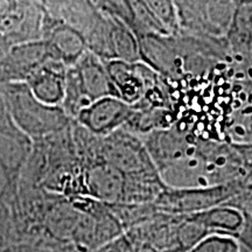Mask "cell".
Returning <instances> with one entry per match:
<instances>
[{
	"mask_svg": "<svg viewBox=\"0 0 252 252\" xmlns=\"http://www.w3.org/2000/svg\"><path fill=\"white\" fill-rule=\"evenodd\" d=\"M147 6L154 20L159 25L160 30L165 36L178 35L179 28L178 9L175 2L171 0H146L144 1Z\"/></svg>",
	"mask_w": 252,
	"mask_h": 252,
	"instance_id": "obj_16",
	"label": "cell"
},
{
	"mask_svg": "<svg viewBox=\"0 0 252 252\" xmlns=\"http://www.w3.org/2000/svg\"><path fill=\"white\" fill-rule=\"evenodd\" d=\"M106 15L110 19V61L117 60L127 63L141 62L138 37L117 18Z\"/></svg>",
	"mask_w": 252,
	"mask_h": 252,
	"instance_id": "obj_15",
	"label": "cell"
},
{
	"mask_svg": "<svg viewBox=\"0 0 252 252\" xmlns=\"http://www.w3.org/2000/svg\"><path fill=\"white\" fill-rule=\"evenodd\" d=\"M203 226L209 235H225L237 237L245 222V213L230 206H219L204 212L187 215Z\"/></svg>",
	"mask_w": 252,
	"mask_h": 252,
	"instance_id": "obj_14",
	"label": "cell"
},
{
	"mask_svg": "<svg viewBox=\"0 0 252 252\" xmlns=\"http://www.w3.org/2000/svg\"><path fill=\"white\" fill-rule=\"evenodd\" d=\"M225 42L236 67L252 72V1H238Z\"/></svg>",
	"mask_w": 252,
	"mask_h": 252,
	"instance_id": "obj_11",
	"label": "cell"
},
{
	"mask_svg": "<svg viewBox=\"0 0 252 252\" xmlns=\"http://www.w3.org/2000/svg\"><path fill=\"white\" fill-rule=\"evenodd\" d=\"M187 252H245L235 237L225 235H209L189 249Z\"/></svg>",
	"mask_w": 252,
	"mask_h": 252,
	"instance_id": "obj_18",
	"label": "cell"
},
{
	"mask_svg": "<svg viewBox=\"0 0 252 252\" xmlns=\"http://www.w3.org/2000/svg\"><path fill=\"white\" fill-rule=\"evenodd\" d=\"M104 97L118 98L117 91L104 62L88 50L76 64L68 68L62 109L69 117L76 118L81 110Z\"/></svg>",
	"mask_w": 252,
	"mask_h": 252,
	"instance_id": "obj_2",
	"label": "cell"
},
{
	"mask_svg": "<svg viewBox=\"0 0 252 252\" xmlns=\"http://www.w3.org/2000/svg\"><path fill=\"white\" fill-rule=\"evenodd\" d=\"M49 60L53 59L46 40L12 47L0 60V86L26 83L28 77Z\"/></svg>",
	"mask_w": 252,
	"mask_h": 252,
	"instance_id": "obj_8",
	"label": "cell"
},
{
	"mask_svg": "<svg viewBox=\"0 0 252 252\" xmlns=\"http://www.w3.org/2000/svg\"><path fill=\"white\" fill-rule=\"evenodd\" d=\"M99 157L126 176L159 173L141 138L125 128L100 138Z\"/></svg>",
	"mask_w": 252,
	"mask_h": 252,
	"instance_id": "obj_5",
	"label": "cell"
},
{
	"mask_svg": "<svg viewBox=\"0 0 252 252\" xmlns=\"http://www.w3.org/2000/svg\"><path fill=\"white\" fill-rule=\"evenodd\" d=\"M83 193L99 202L115 206L124 203L126 176L102 159L91 161L82 179Z\"/></svg>",
	"mask_w": 252,
	"mask_h": 252,
	"instance_id": "obj_9",
	"label": "cell"
},
{
	"mask_svg": "<svg viewBox=\"0 0 252 252\" xmlns=\"http://www.w3.org/2000/svg\"><path fill=\"white\" fill-rule=\"evenodd\" d=\"M103 62L117 91L118 98L130 105L139 103L145 94L162 80L158 72L143 62L127 63L117 60Z\"/></svg>",
	"mask_w": 252,
	"mask_h": 252,
	"instance_id": "obj_6",
	"label": "cell"
},
{
	"mask_svg": "<svg viewBox=\"0 0 252 252\" xmlns=\"http://www.w3.org/2000/svg\"><path fill=\"white\" fill-rule=\"evenodd\" d=\"M174 2L178 9L179 33L216 40H225L238 4L232 0H182Z\"/></svg>",
	"mask_w": 252,
	"mask_h": 252,
	"instance_id": "obj_3",
	"label": "cell"
},
{
	"mask_svg": "<svg viewBox=\"0 0 252 252\" xmlns=\"http://www.w3.org/2000/svg\"><path fill=\"white\" fill-rule=\"evenodd\" d=\"M52 59L72 67L88 52L86 35L68 25L55 27L46 39Z\"/></svg>",
	"mask_w": 252,
	"mask_h": 252,
	"instance_id": "obj_13",
	"label": "cell"
},
{
	"mask_svg": "<svg viewBox=\"0 0 252 252\" xmlns=\"http://www.w3.org/2000/svg\"><path fill=\"white\" fill-rule=\"evenodd\" d=\"M236 239L245 252H252V219L245 214V222Z\"/></svg>",
	"mask_w": 252,
	"mask_h": 252,
	"instance_id": "obj_20",
	"label": "cell"
},
{
	"mask_svg": "<svg viewBox=\"0 0 252 252\" xmlns=\"http://www.w3.org/2000/svg\"><path fill=\"white\" fill-rule=\"evenodd\" d=\"M134 112L133 105L117 97H104L94 100L76 116L84 130L97 138H105L124 128Z\"/></svg>",
	"mask_w": 252,
	"mask_h": 252,
	"instance_id": "obj_7",
	"label": "cell"
},
{
	"mask_svg": "<svg viewBox=\"0 0 252 252\" xmlns=\"http://www.w3.org/2000/svg\"><path fill=\"white\" fill-rule=\"evenodd\" d=\"M8 105L11 122L31 139L64 130L70 117L61 106L41 103L25 83L1 86Z\"/></svg>",
	"mask_w": 252,
	"mask_h": 252,
	"instance_id": "obj_1",
	"label": "cell"
},
{
	"mask_svg": "<svg viewBox=\"0 0 252 252\" xmlns=\"http://www.w3.org/2000/svg\"><path fill=\"white\" fill-rule=\"evenodd\" d=\"M80 216L81 210L75 204L58 206L49 214L48 229L56 237L71 239Z\"/></svg>",
	"mask_w": 252,
	"mask_h": 252,
	"instance_id": "obj_17",
	"label": "cell"
},
{
	"mask_svg": "<svg viewBox=\"0 0 252 252\" xmlns=\"http://www.w3.org/2000/svg\"><path fill=\"white\" fill-rule=\"evenodd\" d=\"M243 188L244 185L236 184L189 189L167 188L158 197L154 206L159 213L168 215H191L214 207L225 206L237 196Z\"/></svg>",
	"mask_w": 252,
	"mask_h": 252,
	"instance_id": "obj_4",
	"label": "cell"
},
{
	"mask_svg": "<svg viewBox=\"0 0 252 252\" xmlns=\"http://www.w3.org/2000/svg\"><path fill=\"white\" fill-rule=\"evenodd\" d=\"M68 67L49 60L28 77L26 86L37 100L50 106H61L65 96Z\"/></svg>",
	"mask_w": 252,
	"mask_h": 252,
	"instance_id": "obj_12",
	"label": "cell"
},
{
	"mask_svg": "<svg viewBox=\"0 0 252 252\" xmlns=\"http://www.w3.org/2000/svg\"><path fill=\"white\" fill-rule=\"evenodd\" d=\"M32 147L31 138L14 124L9 127H0V169L11 187H17Z\"/></svg>",
	"mask_w": 252,
	"mask_h": 252,
	"instance_id": "obj_10",
	"label": "cell"
},
{
	"mask_svg": "<svg viewBox=\"0 0 252 252\" xmlns=\"http://www.w3.org/2000/svg\"><path fill=\"white\" fill-rule=\"evenodd\" d=\"M93 252H140V250L125 232L121 237L116 238L115 241L103 245L102 248L97 249Z\"/></svg>",
	"mask_w": 252,
	"mask_h": 252,
	"instance_id": "obj_19",
	"label": "cell"
}]
</instances>
